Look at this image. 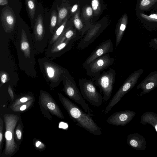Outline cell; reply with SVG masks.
<instances>
[{"label": "cell", "mask_w": 157, "mask_h": 157, "mask_svg": "<svg viewBox=\"0 0 157 157\" xmlns=\"http://www.w3.org/2000/svg\"><path fill=\"white\" fill-rule=\"evenodd\" d=\"M127 22V18L125 17L123 22L120 24L116 32V45L117 47L121 40L124 33L126 27Z\"/></svg>", "instance_id": "19"}, {"label": "cell", "mask_w": 157, "mask_h": 157, "mask_svg": "<svg viewBox=\"0 0 157 157\" xmlns=\"http://www.w3.org/2000/svg\"><path fill=\"white\" fill-rule=\"evenodd\" d=\"M126 142L130 147L136 150H144L146 148L147 142L145 138L137 133L129 135Z\"/></svg>", "instance_id": "13"}, {"label": "cell", "mask_w": 157, "mask_h": 157, "mask_svg": "<svg viewBox=\"0 0 157 157\" xmlns=\"http://www.w3.org/2000/svg\"><path fill=\"white\" fill-rule=\"evenodd\" d=\"M7 80V75L5 73L2 75L1 76V81L2 83H5Z\"/></svg>", "instance_id": "34"}, {"label": "cell", "mask_w": 157, "mask_h": 157, "mask_svg": "<svg viewBox=\"0 0 157 157\" xmlns=\"http://www.w3.org/2000/svg\"><path fill=\"white\" fill-rule=\"evenodd\" d=\"M8 3V0H0V5L3 6L6 5Z\"/></svg>", "instance_id": "36"}, {"label": "cell", "mask_w": 157, "mask_h": 157, "mask_svg": "<svg viewBox=\"0 0 157 157\" xmlns=\"http://www.w3.org/2000/svg\"><path fill=\"white\" fill-rule=\"evenodd\" d=\"M39 101L40 105L53 115L61 119H64L63 114L57 103L49 94L40 93Z\"/></svg>", "instance_id": "10"}, {"label": "cell", "mask_w": 157, "mask_h": 157, "mask_svg": "<svg viewBox=\"0 0 157 157\" xmlns=\"http://www.w3.org/2000/svg\"><path fill=\"white\" fill-rule=\"evenodd\" d=\"M77 41L74 40L65 39L63 36H61L57 41V45H55L53 51L56 52L59 55L62 54L70 50Z\"/></svg>", "instance_id": "14"}, {"label": "cell", "mask_w": 157, "mask_h": 157, "mask_svg": "<svg viewBox=\"0 0 157 157\" xmlns=\"http://www.w3.org/2000/svg\"><path fill=\"white\" fill-rule=\"evenodd\" d=\"M43 17L41 14H39L36 19L34 28V43H40V41L43 40L44 37V28L43 24Z\"/></svg>", "instance_id": "16"}, {"label": "cell", "mask_w": 157, "mask_h": 157, "mask_svg": "<svg viewBox=\"0 0 157 157\" xmlns=\"http://www.w3.org/2000/svg\"><path fill=\"white\" fill-rule=\"evenodd\" d=\"M65 21L63 23L56 29L50 42L51 44H54L56 41L58 39V40L65 33V32H64V30L65 28Z\"/></svg>", "instance_id": "20"}, {"label": "cell", "mask_w": 157, "mask_h": 157, "mask_svg": "<svg viewBox=\"0 0 157 157\" xmlns=\"http://www.w3.org/2000/svg\"><path fill=\"white\" fill-rule=\"evenodd\" d=\"M32 98H30L29 97H24L21 98L20 99L16 100L14 102L11 106V108H12L15 107L16 106L21 105L24 103H25L30 100H32Z\"/></svg>", "instance_id": "27"}, {"label": "cell", "mask_w": 157, "mask_h": 157, "mask_svg": "<svg viewBox=\"0 0 157 157\" xmlns=\"http://www.w3.org/2000/svg\"><path fill=\"white\" fill-rule=\"evenodd\" d=\"M74 22L75 27L78 30L80 31L82 30L83 28V24L80 19L78 18L77 15L75 16Z\"/></svg>", "instance_id": "29"}, {"label": "cell", "mask_w": 157, "mask_h": 157, "mask_svg": "<svg viewBox=\"0 0 157 157\" xmlns=\"http://www.w3.org/2000/svg\"><path fill=\"white\" fill-rule=\"evenodd\" d=\"M42 144V143H41V142L40 141H38L37 142H36V143L35 145L36 147L39 148V146L40 145H41V144Z\"/></svg>", "instance_id": "38"}, {"label": "cell", "mask_w": 157, "mask_h": 157, "mask_svg": "<svg viewBox=\"0 0 157 157\" xmlns=\"http://www.w3.org/2000/svg\"></svg>", "instance_id": "41"}, {"label": "cell", "mask_w": 157, "mask_h": 157, "mask_svg": "<svg viewBox=\"0 0 157 157\" xmlns=\"http://www.w3.org/2000/svg\"><path fill=\"white\" fill-rule=\"evenodd\" d=\"M92 8L94 10H96L99 5L98 0H92L91 2Z\"/></svg>", "instance_id": "32"}, {"label": "cell", "mask_w": 157, "mask_h": 157, "mask_svg": "<svg viewBox=\"0 0 157 157\" xmlns=\"http://www.w3.org/2000/svg\"><path fill=\"white\" fill-rule=\"evenodd\" d=\"M59 100L70 118L75 124L91 134L101 135V128L96 123L92 116L84 112L81 108L61 93H58Z\"/></svg>", "instance_id": "1"}, {"label": "cell", "mask_w": 157, "mask_h": 157, "mask_svg": "<svg viewBox=\"0 0 157 157\" xmlns=\"http://www.w3.org/2000/svg\"><path fill=\"white\" fill-rule=\"evenodd\" d=\"M157 8V0H138L136 4V12L144 13L153 12Z\"/></svg>", "instance_id": "15"}, {"label": "cell", "mask_w": 157, "mask_h": 157, "mask_svg": "<svg viewBox=\"0 0 157 157\" xmlns=\"http://www.w3.org/2000/svg\"><path fill=\"white\" fill-rule=\"evenodd\" d=\"M1 19L5 31L13 30L16 23V17L13 10L9 6H6L2 10Z\"/></svg>", "instance_id": "12"}, {"label": "cell", "mask_w": 157, "mask_h": 157, "mask_svg": "<svg viewBox=\"0 0 157 157\" xmlns=\"http://www.w3.org/2000/svg\"><path fill=\"white\" fill-rule=\"evenodd\" d=\"M67 13V9L64 8L60 9L59 11L57 25H59L62 21L66 17Z\"/></svg>", "instance_id": "26"}, {"label": "cell", "mask_w": 157, "mask_h": 157, "mask_svg": "<svg viewBox=\"0 0 157 157\" xmlns=\"http://www.w3.org/2000/svg\"><path fill=\"white\" fill-rule=\"evenodd\" d=\"M20 47L21 50L25 53L29 48V44L26 40H21Z\"/></svg>", "instance_id": "31"}, {"label": "cell", "mask_w": 157, "mask_h": 157, "mask_svg": "<svg viewBox=\"0 0 157 157\" xmlns=\"http://www.w3.org/2000/svg\"><path fill=\"white\" fill-rule=\"evenodd\" d=\"M141 124L143 125L149 124L155 128L157 132V114L151 111H147L141 116Z\"/></svg>", "instance_id": "18"}, {"label": "cell", "mask_w": 157, "mask_h": 157, "mask_svg": "<svg viewBox=\"0 0 157 157\" xmlns=\"http://www.w3.org/2000/svg\"><path fill=\"white\" fill-rule=\"evenodd\" d=\"M8 90L11 99L13 100L14 99V95L13 90L10 86H9L8 87Z\"/></svg>", "instance_id": "33"}, {"label": "cell", "mask_w": 157, "mask_h": 157, "mask_svg": "<svg viewBox=\"0 0 157 157\" xmlns=\"http://www.w3.org/2000/svg\"><path fill=\"white\" fill-rule=\"evenodd\" d=\"M15 138L17 141L21 140L22 135V128L20 124H18L14 132Z\"/></svg>", "instance_id": "28"}, {"label": "cell", "mask_w": 157, "mask_h": 157, "mask_svg": "<svg viewBox=\"0 0 157 157\" xmlns=\"http://www.w3.org/2000/svg\"><path fill=\"white\" fill-rule=\"evenodd\" d=\"M5 127L4 136L6 145L1 157H10L18 151V147L14 141V130L20 117L12 114L6 113L3 116Z\"/></svg>", "instance_id": "2"}, {"label": "cell", "mask_w": 157, "mask_h": 157, "mask_svg": "<svg viewBox=\"0 0 157 157\" xmlns=\"http://www.w3.org/2000/svg\"><path fill=\"white\" fill-rule=\"evenodd\" d=\"M153 42L155 45L157 46V39H154L153 40Z\"/></svg>", "instance_id": "39"}, {"label": "cell", "mask_w": 157, "mask_h": 157, "mask_svg": "<svg viewBox=\"0 0 157 157\" xmlns=\"http://www.w3.org/2000/svg\"><path fill=\"white\" fill-rule=\"evenodd\" d=\"M136 14L140 22L146 26H157V13L149 15L144 13L136 12Z\"/></svg>", "instance_id": "17"}, {"label": "cell", "mask_w": 157, "mask_h": 157, "mask_svg": "<svg viewBox=\"0 0 157 157\" xmlns=\"http://www.w3.org/2000/svg\"><path fill=\"white\" fill-rule=\"evenodd\" d=\"M26 3L29 14L31 18L34 17L36 10L35 0H25Z\"/></svg>", "instance_id": "23"}, {"label": "cell", "mask_w": 157, "mask_h": 157, "mask_svg": "<svg viewBox=\"0 0 157 157\" xmlns=\"http://www.w3.org/2000/svg\"><path fill=\"white\" fill-rule=\"evenodd\" d=\"M61 36L65 39L74 40L77 41L81 37L80 34H78L76 31L72 29L67 30Z\"/></svg>", "instance_id": "22"}, {"label": "cell", "mask_w": 157, "mask_h": 157, "mask_svg": "<svg viewBox=\"0 0 157 157\" xmlns=\"http://www.w3.org/2000/svg\"><path fill=\"white\" fill-rule=\"evenodd\" d=\"M114 59L109 53L106 54L92 62L86 68L87 75L92 78L99 75L102 71L109 67L114 63Z\"/></svg>", "instance_id": "7"}, {"label": "cell", "mask_w": 157, "mask_h": 157, "mask_svg": "<svg viewBox=\"0 0 157 157\" xmlns=\"http://www.w3.org/2000/svg\"><path fill=\"white\" fill-rule=\"evenodd\" d=\"M64 86L63 91L70 99L79 105L86 113L93 116V111L89 107L76 86L75 82L67 70L62 80Z\"/></svg>", "instance_id": "3"}, {"label": "cell", "mask_w": 157, "mask_h": 157, "mask_svg": "<svg viewBox=\"0 0 157 157\" xmlns=\"http://www.w3.org/2000/svg\"><path fill=\"white\" fill-rule=\"evenodd\" d=\"M3 121L0 117V155H1L2 145L3 139Z\"/></svg>", "instance_id": "30"}, {"label": "cell", "mask_w": 157, "mask_h": 157, "mask_svg": "<svg viewBox=\"0 0 157 157\" xmlns=\"http://www.w3.org/2000/svg\"><path fill=\"white\" fill-rule=\"evenodd\" d=\"M45 70L49 80H54L57 75L56 68L54 66L49 65L45 67Z\"/></svg>", "instance_id": "21"}, {"label": "cell", "mask_w": 157, "mask_h": 157, "mask_svg": "<svg viewBox=\"0 0 157 157\" xmlns=\"http://www.w3.org/2000/svg\"><path fill=\"white\" fill-rule=\"evenodd\" d=\"M113 44L111 39L103 42L96 47L84 62L82 65L83 68L85 69L87 66L95 59L106 54L113 52Z\"/></svg>", "instance_id": "9"}, {"label": "cell", "mask_w": 157, "mask_h": 157, "mask_svg": "<svg viewBox=\"0 0 157 157\" xmlns=\"http://www.w3.org/2000/svg\"><path fill=\"white\" fill-rule=\"evenodd\" d=\"M116 73L115 70L109 68L91 79L95 85L99 87L103 94V100L107 102L112 95L113 85L115 82Z\"/></svg>", "instance_id": "4"}, {"label": "cell", "mask_w": 157, "mask_h": 157, "mask_svg": "<svg viewBox=\"0 0 157 157\" xmlns=\"http://www.w3.org/2000/svg\"><path fill=\"white\" fill-rule=\"evenodd\" d=\"M78 5L75 4L74 5L71 9V11L72 12H75L77 9L78 8Z\"/></svg>", "instance_id": "37"}, {"label": "cell", "mask_w": 157, "mask_h": 157, "mask_svg": "<svg viewBox=\"0 0 157 157\" xmlns=\"http://www.w3.org/2000/svg\"><path fill=\"white\" fill-rule=\"evenodd\" d=\"M78 83L81 94L84 99L94 106L98 107L102 104L103 96L98 91L92 79H80Z\"/></svg>", "instance_id": "6"}, {"label": "cell", "mask_w": 157, "mask_h": 157, "mask_svg": "<svg viewBox=\"0 0 157 157\" xmlns=\"http://www.w3.org/2000/svg\"><path fill=\"white\" fill-rule=\"evenodd\" d=\"M157 86V71L152 72L143 79L137 86V89L142 91L140 95L148 93Z\"/></svg>", "instance_id": "11"}, {"label": "cell", "mask_w": 157, "mask_h": 157, "mask_svg": "<svg viewBox=\"0 0 157 157\" xmlns=\"http://www.w3.org/2000/svg\"><path fill=\"white\" fill-rule=\"evenodd\" d=\"M136 114L132 111L121 110L113 114L108 118L106 122L113 125L124 126L132 120Z\"/></svg>", "instance_id": "8"}, {"label": "cell", "mask_w": 157, "mask_h": 157, "mask_svg": "<svg viewBox=\"0 0 157 157\" xmlns=\"http://www.w3.org/2000/svg\"><path fill=\"white\" fill-rule=\"evenodd\" d=\"M156 10V12L155 13H157V10Z\"/></svg>", "instance_id": "40"}, {"label": "cell", "mask_w": 157, "mask_h": 157, "mask_svg": "<svg viewBox=\"0 0 157 157\" xmlns=\"http://www.w3.org/2000/svg\"><path fill=\"white\" fill-rule=\"evenodd\" d=\"M143 71V69H140L129 75L111 99L105 109V114L108 113L122 98L134 86Z\"/></svg>", "instance_id": "5"}, {"label": "cell", "mask_w": 157, "mask_h": 157, "mask_svg": "<svg viewBox=\"0 0 157 157\" xmlns=\"http://www.w3.org/2000/svg\"><path fill=\"white\" fill-rule=\"evenodd\" d=\"M57 12L53 10L51 13L50 18V24L49 26L50 31L52 33L55 27L57 22Z\"/></svg>", "instance_id": "24"}, {"label": "cell", "mask_w": 157, "mask_h": 157, "mask_svg": "<svg viewBox=\"0 0 157 157\" xmlns=\"http://www.w3.org/2000/svg\"><path fill=\"white\" fill-rule=\"evenodd\" d=\"M86 12L88 16H91L92 14L93 10L92 8L90 7H87L86 10Z\"/></svg>", "instance_id": "35"}, {"label": "cell", "mask_w": 157, "mask_h": 157, "mask_svg": "<svg viewBox=\"0 0 157 157\" xmlns=\"http://www.w3.org/2000/svg\"><path fill=\"white\" fill-rule=\"evenodd\" d=\"M33 102V101L32 100H30L25 103L12 108V110L14 111H24L27 108H28L32 105Z\"/></svg>", "instance_id": "25"}]
</instances>
